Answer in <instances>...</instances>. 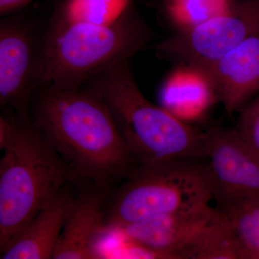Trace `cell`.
I'll return each instance as SVG.
<instances>
[{"label":"cell","instance_id":"obj_1","mask_svg":"<svg viewBox=\"0 0 259 259\" xmlns=\"http://www.w3.org/2000/svg\"><path fill=\"white\" fill-rule=\"evenodd\" d=\"M30 117L77 185L112 191L138 167L111 112L88 88H40Z\"/></svg>","mask_w":259,"mask_h":259},{"label":"cell","instance_id":"obj_2","mask_svg":"<svg viewBox=\"0 0 259 259\" xmlns=\"http://www.w3.org/2000/svg\"><path fill=\"white\" fill-rule=\"evenodd\" d=\"M83 88L96 94L111 112L138 166L206 159L205 132L150 102L135 80L131 59L97 75Z\"/></svg>","mask_w":259,"mask_h":259},{"label":"cell","instance_id":"obj_3","mask_svg":"<svg viewBox=\"0 0 259 259\" xmlns=\"http://www.w3.org/2000/svg\"><path fill=\"white\" fill-rule=\"evenodd\" d=\"M152 38L132 5L107 25L74 23L53 15L44 34L40 88L79 90L97 75L132 59Z\"/></svg>","mask_w":259,"mask_h":259},{"label":"cell","instance_id":"obj_4","mask_svg":"<svg viewBox=\"0 0 259 259\" xmlns=\"http://www.w3.org/2000/svg\"><path fill=\"white\" fill-rule=\"evenodd\" d=\"M0 160V250L66 184L74 181L30 115H17L14 135Z\"/></svg>","mask_w":259,"mask_h":259},{"label":"cell","instance_id":"obj_5","mask_svg":"<svg viewBox=\"0 0 259 259\" xmlns=\"http://www.w3.org/2000/svg\"><path fill=\"white\" fill-rule=\"evenodd\" d=\"M212 182L204 160H172L139 166L110 192L109 231L148 218L208 205Z\"/></svg>","mask_w":259,"mask_h":259},{"label":"cell","instance_id":"obj_6","mask_svg":"<svg viewBox=\"0 0 259 259\" xmlns=\"http://www.w3.org/2000/svg\"><path fill=\"white\" fill-rule=\"evenodd\" d=\"M256 35H259V0H234L222 14L193 28L177 31L154 48L165 59L199 69Z\"/></svg>","mask_w":259,"mask_h":259},{"label":"cell","instance_id":"obj_7","mask_svg":"<svg viewBox=\"0 0 259 259\" xmlns=\"http://www.w3.org/2000/svg\"><path fill=\"white\" fill-rule=\"evenodd\" d=\"M45 30L17 13L0 22V107L20 117L40 88Z\"/></svg>","mask_w":259,"mask_h":259},{"label":"cell","instance_id":"obj_8","mask_svg":"<svg viewBox=\"0 0 259 259\" xmlns=\"http://www.w3.org/2000/svg\"><path fill=\"white\" fill-rule=\"evenodd\" d=\"M206 161L217 208L230 213L259 203V161L233 129L205 131Z\"/></svg>","mask_w":259,"mask_h":259},{"label":"cell","instance_id":"obj_9","mask_svg":"<svg viewBox=\"0 0 259 259\" xmlns=\"http://www.w3.org/2000/svg\"><path fill=\"white\" fill-rule=\"evenodd\" d=\"M223 212L205 205L148 218L120 227L118 233L139 256L180 258L182 252L206 228L221 219Z\"/></svg>","mask_w":259,"mask_h":259},{"label":"cell","instance_id":"obj_10","mask_svg":"<svg viewBox=\"0 0 259 259\" xmlns=\"http://www.w3.org/2000/svg\"><path fill=\"white\" fill-rule=\"evenodd\" d=\"M110 192L96 186L79 185L52 259L102 258L100 244L110 234L105 204Z\"/></svg>","mask_w":259,"mask_h":259},{"label":"cell","instance_id":"obj_11","mask_svg":"<svg viewBox=\"0 0 259 259\" xmlns=\"http://www.w3.org/2000/svg\"><path fill=\"white\" fill-rule=\"evenodd\" d=\"M198 69L207 76L227 115L239 112L259 94V35Z\"/></svg>","mask_w":259,"mask_h":259},{"label":"cell","instance_id":"obj_12","mask_svg":"<svg viewBox=\"0 0 259 259\" xmlns=\"http://www.w3.org/2000/svg\"><path fill=\"white\" fill-rule=\"evenodd\" d=\"M79 185L71 181L0 250L1 259H51L74 203Z\"/></svg>","mask_w":259,"mask_h":259},{"label":"cell","instance_id":"obj_13","mask_svg":"<svg viewBox=\"0 0 259 259\" xmlns=\"http://www.w3.org/2000/svg\"><path fill=\"white\" fill-rule=\"evenodd\" d=\"M163 107L187 122L204 113L216 100L210 82L201 70L179 65L161 90Z\"/></svg>","mask_w":259,"mask_h":259},{"label":"cell","instance_id":"obj_14","mask_svg":"<svg viewBox=\"0 0 259 259\" xmlns=\"http://www.w3.org/2000/svg\"><path fill=\"white\" fill-rule=\"evenodd\" d=\"M131 0H60L53 15L74 23L107 25L118 20Z\"/></svg>","mask_w":259,"mask_h":259},{"label":"cell","instance_id":"obj_15","mask_svg":"<svg viewBox=\"0 0 259 259\" xmlns=\"http://www.w3.org/2000/svg\"><path fill=\"white\" fill-rule=\"evenodd\" d=\"M234 0H166L165 12L178 31L198 26L227 11Z\"/></svg>","mask_w":259,"mask_h":259},{"label":"cell","instance_id":"obj_16","mask_svg":"<svg viewBox=\"0 0 259 259\" xmlns=\"http://www.w3.org/2000/svg\"><path fill=\"white\" fill-rule=\"evenodd\" d=\"M226 215L241 259H259V203L245 206Z\"/></svg>","mask_w":259,"mask_h":259},{"label":"cell","instance_id":"obj_17","mask_svg":"<svg viewBox=\"0 0 259 259\" xmlns=\"http://www.w3.org/2000/svg\"><path fill=\"white\" fill-rule=\"evenodd\" d=\"M238 112L239 116L233 129L259 161V94Z\"/></svg>","mask_w":259,"mask_h":259},{"label":"cell","instance_id":"obj_18","mask_svg":"<svg viewBox=\"0 0 259 259\" xmlns=\"http://www.w3.org/2000/svg\"><path fill=\"white\" fill-rule=\"evenodd\" d=\"M35 0H0V15L2 17L18 13Z\"/></svg>","mask_w":259,"mask_h":259}]
</instances>
